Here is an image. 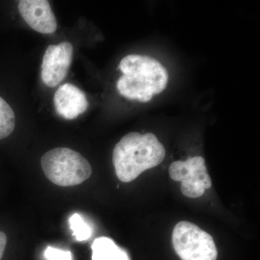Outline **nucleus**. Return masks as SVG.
Listing matches in <instances>:
<instances>
[{
    "label": "nucleus",
    "mask_w": 260,
    "mask_h": 260,
    "mask_svg": "<svg viewBox=\"0 0 260 260\" xmlns=\"http://www.w3.org/2000/svg\"><path fill=\"white\" fill-rule=\"evenodd\" d=\"M123 75L116 83L122 96L135 100L137 95L153 98L167 88L169 73L157 59L148 56L130 54L119 64Z\"/></svg>",
    "instance_id": "f03ea898"
},
{
    "label": "nucleus",
    "mask_w": 260,
    "mask_h": 260,
    "mask_svg": "<svg viewBox=\"0 0 260 260\" xmlns=\"http://www.w3.org/2000/svg\"><path fill=\"white\" fill-rule=\"evenodd\" d=\"M73 55L71 43L61 42L48 47L43 57L41 73L46 85L54 88L63 81L69 71Z\"/></svg>",
    "instance_id": "423d86ee"
},
{
    "label": "nucleus",
    "mask_w": 260,
    "mask_h": 260,
    "mask_svg": "<svg viewBox=\"0 0 260 260\" xmlns=\"http://www.w3.org/2000/svg\"><path fill=\"white\" fill-rule=\"evenodd\" d=\"M70 229L73 232V236L78 242L88 240L91 237V228L85 223V220L79 214L75 213L70 217Z\"/></svg>",
    "instance_id": "9b49d317"
},
{
    "label": "nucleus",
    "mask_w": 260,
    "mask_h": 260,
    "mask_svg": "<svg viewBox=\"0 0 260 260\" xmlns=\"http://www.w3.org/2000/svg\"><path fill=\"white\" fill-rule=\"evenodd\" d=\"M165 156V148L153 133L133 132L122 137L115 145L112 160L116 177L128 183L161 164Z\"/></svg>",
    "instance_id": "f257e3e1"
},
{
    "label": "nucleus",
    "mask_w": 260,
    "mask_h": 260,
    "mask_svg": "<svg viewBox=\"0 0 260 260\" xmlns=\"http://www.w3.org/2000/svg\"><path fill=\"white\" fill-rule=\"evenodd\" d=\"M47 179L56 185L71 186L90 177L92 168L78 152L68 148H56L47 152L41 160Z\"/></svg>",
    "instance_id": "7ed1b4c3"
},
{
    "label": "nucleus",
    "mask_w": 260,
    "mask_h": 260,
    "mask_svg": "<svg viewBox=\"0 0 260 260\" xmlns=\"http://www.w3.org/2000/svg\"><path fill=\"white\" fill-rule=\"evenodd\" d=\"M44 256L48 260H73V255L70 251H64L56 248H47Z\"/></svg>",
    "instance_id": "f8f14e48"
},
{
    "label": "nucleus",
    "mask_w": 260,
    "mask_h": 260,
    "mask_svg": "<svg viewBox=\"0 0 260 260\" xmlns=\"http://www.w3.org/2000/svg\"><path fill=\"white\" fill-rule=\"evenodd\" d=\"M91 248L92 260H129L125 251L108 237L97 238Z\"/></svg>",
    "instance_id": "1a4fd4ad"
},
{
    "label": "nucleus",
    "mask_w": 260,
    "mask_h": 260,
    "mask_svg": "<svg viewBox=\"0 0 260 260\" xmlns=\"http://www.w3.org/2000/svg\"><path fill=\"white\" fill-rule=\"evenodd\" d=\"M169 172L173 180L181 181V192L186 198H200L212 186L205 159L202 156L191 157L186 161L172 162Z\"/></svg>",
    "instance_id": "39448f33"
},
{
    "label": "nucleus",
    "mask_w": 260,
    "mask_h": 260,
    "mask_svg": "<svg viewBox=\"0 0 260 260\" xmlns=\"http://www.w3.org/2000/svg\"><path fill=\"white\" fill-rule=\"evenodd\" d=\"M56 113L66 119H74L88 108L85 94L73 84L65 83L56 90L54 95Z\"/></svg>",
    "instance_id": "6e6552de"
},
{
    "label": "nucleus",
    "mask_w": 260,
    "mask_h": 260,
    "mask_svg": "<svg viewBox=\"0 0 260 260\" xmlns=\"http://www.w3.org/2000/svg\"><path fill=\"white\" fill-rule=\"evenodd\" d=\"M15 126V116L13 109L0 97V140L12 134Z\"/></svg>",
    "instance_id": "9d476101"
},
{
    "label": "nucleus",
    "mask_w": 260,
    "mask_h": 260,
    "mask_svg": "<svg viewBox=\"0 0 260 260\" xmlns=\"http://www.w3.org/2000/svg\"><path fill=\"white\" fill-rule=\"evenodd\" d=\"M7 242H8V237H7L6 234L4 232H0V260L2 259L3 254H4Z\"/></svg>",
    "instance_id": "ddd939ff"
},
{
    "label": "nucleus",
    "mask_w": 260,
    "mask_h": 260,
    "mask_svg": "<svg viewBox=\"0 0 260 260\" xmlns=\"http://www.w3.org/2000/svg\"><path fill=\"white\" fill-rule=\"evenodd\" d=\"M172 244L181 260H216L218 257L213 238L190 222L181 221L175 225Z\"/></svg>",
    "instance_id": "20e7f679"
},
{
    "label": "nucleus",
    "mask_w": 260,
    "mask_h": 260,
    "mask_svg": "<svg viewBox=\"0 0 260 260\" xmlns=\"http://www.w3.org/2000/svg\"><path fill=\"white\" fill-rule=\"evenodd\" d=\"M18 10L24 20L36 31L43 34L56 31V19L47 0H21Z\"/></svg>",
    "instance_id": "0eeeda50"
}]
</instances>
